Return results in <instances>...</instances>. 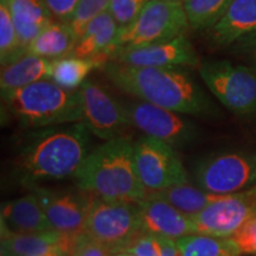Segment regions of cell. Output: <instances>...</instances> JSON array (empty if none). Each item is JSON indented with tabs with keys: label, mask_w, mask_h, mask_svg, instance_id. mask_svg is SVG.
<instances>
[{
	"label": "cell",
	"mask_w": 256,
	"mask_h": 256,
	"mask_svg": "<svg viewBox=\"0 0 256 256\" xmlns=\"http://www.w3.org/2000/svg\"><path fill=\"white\" fill-rule=\"evenodd\" d=\"M104 72L115 87L138 100L183 115L215 114L206 92L180 68H146L110 60Z\"/></svg>",
	"instance_id": "cell-1"
},
{
	"label": "cell",
	"mask_w": 256,
	"mask_h": 256,
	"mask_svg": "<svg viewBox=\"0 0 256 256\" xmlns=\"http://www.w3.org/2000/svg\"><path fill=\"white\" fill-rule=\"evenodd\" d=\"M90 134L84 122L43 128L34 134L17 158L24 184L31 186L40 180L75 176L90 152Z\"/></svg>",
	"instance_id": "cell-2"
},
{
	"label": "cell",
	"mask_w": 256,
	"mask_h": 256,
	"mask_svg": "<svg viewBox=\"0 0 256 256\" xmlns=\"http://www.w3.org/2000/svg\"><path fill=\"white\" fill-rule=\"evenodd\" d=\"M74 177L78 188L101 200L139 203L147 197L136 172L134 142L124 136L89 152Z\"/></svg>",
	"instance_id": "cell-3"
},
{
	"label": "cell",
	"mask_w": 256,
	"mask_h": 256,
	"mask_svg": "<svg viewBox=\"0 0 256 256\" xmlns=\"http://www.w3.org/2000/svg\"><path fill=\"white\" fill-rule=\"evenodd\" d=\"M2 95L10 112L24 127L83 122L80 89L69 90L51 80H44Z\"/></svg>",
	"instance_id": "cell-4"
},
{
	"label": "cell",
	"mask_w": 256,
	"mask_h": 256,
	"mask_svg": "<svg viewBox=\"0 0 256 256\" xmlns=\"http://www.w3.org/2000/svg\"><path fill=\"white\" fill-rule=\"evenodd\" d=\"M190 28L183 2L148 0L132 24L119 30L110 52L174 40Z\"/></svg>",
	"instance_id": "cell-5"
},
{
	"label": "cell",
	"mask_w": 256,
	"mask_h": 256,
	"mask_svg": "<svg viewBox=\"0 0 256 256\" xmlns=\"http://www.w3.org/2000/svg\"><path fill=\"white\" fill-rule=\"evenodd\" d=\"M208 89L226 110L240 116L256 113V72L228 60H212L198 66Z\"/></svg>",
	"instance_id": "cell-6"
},
{
	"label": "cell",
	"mask_w": 256,
	"mask_h": 256,
	"mask_svg": "<svg viewBox=\"0 0 256 256\" xmlns=\"http://www.w3.org/2000/svg\"><path fill=\"white\" fill-rule=\"evenodd\" d=\"M84 232L112 252L124 246L142 232L138 203L94 198L86 222Z\"/></svg>",
	"instance_id": "cell-7"
},
{
	"label": "cell",
	"mask_w": 256,
	"mask_h": 256,
	"mask_svg": "<svg viewBox=\"0 0 256 256\" xmlns=\"http://www.w3.org/2000/svg\"><path fill=\"white\" fill-rule=\"evenodd\" d=\"M197 186L215 194H230L256 185V153L224 152L202 159L194 171Z\"/></svg>",
	"instance_id": "cell-8"
},
{
	"label": "cell",
	"mask_w": 256,
	"mask_h": 256,
	"mask_svg": "<svg viewBox=\"0 0 256 256\" xmlns=\"http://www.w3.org/2000/svg\"><path fill=\"white\" fill-rule=\"evenodd\" d=\"M134 162L147 194L188 183V172L174 147L142 136L134 142Z\"/></svg>",
	"instance_id": "cell-9"
},
{
	"label": "cell",
	"mask_w": 256,
	"mask_h": 256,
	"mask_svg": "<svg viewBox=\"0 0 256 256\" xmlns=\"http://www.w3.org/2000/svg\"><path fill=\"white\" fill-rule=\"evenodd\" d=\"M124 106L130 126L174 148L191 145L200 134L196 124L183 114L142 100L124 102Z\"/></svg>",
	"instance_id": "cell-10"
},
{
	"label": "cell",
	"mask_w": 256,
	"mask_h": 256,
	"mask_svg": "<svg viewBox=\"0 0 256 256\" xmlns=\"http://www.w3.org/2000/svg\"><path fill=\"white\" fill-rule=\"evenodd\" d=\"M256 217V185L236 194H223L191 217L197 234L230 238Z\"/></svg>",
	"instance_id": "cell-11"
},
{
	"label": "cell",
	"mask_w": 256,
	"mask_h": 256,
	"mask_svg": "<svg viewBox=\"0 0 256 256\" xmlns=\"http://www.w3.org/2000/svg\"><path fill=\"white\" fill-rule=\"evenodd\" d=\"M80 92L83 122L90 133L104 142L124 136L122 132L130 126L124 104L102 86L89 80L81 86Z\"/></svg>",
	"instance_id": "cell-12"
},
{
	"label": "cell",
	"mask_w": 256,
	"mask_h": 256,
	"mask_svg": "<svg viewBox=\"0 0 256 256\" xmlns=\"http://www.w3.org/2000/svg\"><path fill=\"white\" fill-rule=\"evenodd\" d=\"M28 188L37 196L54 230L70 234L84 232L95 198L92 194L81 188L78 191L52 190L37 184Z\"/></svg>",
	"instance_id": "cell-13"
},
{
	"label": "cell",
	"mask_w": 256,
	"mask_h": 256,
	"mask_svg": "<svg viewBox=\"0 0 256 256\" xmlns=\"http://www.w3.org/2000/svg\"><path fill=\"white\" fill-rule=\"evenodd\" d=\"M110 60L146 68H180L200 66L197 52L185 34L162 43L119 49L112 54Z\"/></svg>",
	"instance_id": "cell-14"
},
{
	"label": "cell",
	"mask_w": 256,
	"mask_h": 256,
	"mask_svg": "<svg viewBox=\"0 0 256 256\" xmlns=\"http://www.w3.org/2000/svg\"><path fill=\"white\" fill-rule=\"evenodd\" d=\"M138 206L142 232L176 241L191 234H197L191 217L162 198L147 196L145 200L139 202Z\"/></svg>",
	"instance_id": "cell-15"
},
{
	"label": "cell",
	"mask_w": 256,
	"mask_h": 256,
	"mask_svg": "<svg viewBox=\"0 0 256 256\" xmlns=\"http://www.w3.org/2000/svg\"><path fill=\"white\" fill-rule=\"evenodd\" d=\"M81 234V232H80ZM80 234L46 230V232L2 236V256H28L62 254L72 256Z\"/></svg>",
	"instance_id": "cell-16"
},
{
	"label": "cell",
	"mask_w": 256,
	"mask_h": 256,
	"mask_svg": "<svg viewBox=\"0 0 256 256\" xmlns=\"http://www.w3.org/2000/svg\"><path fill=\"white\" fill-rule=\"evenodd\" d=\"M0 226L2 236L54 230L34 192L2 204Z\"/></svg>",
	"instance_id": "cell-17"
},
{
	"label": "cell",
	"mask_w": 256,
	"mask_h": 256,
	"mask_svg": "<svg viewBox=\"0 0 256 256\" xmlns=\"http://www.w3.org/2000/svg\"><path fill=\"white\" fill-rule=\"evenodd\" d=\"M256 34V0H234L226 14L209 28V40L226 48Z\"/></svg>",
	"instance_id": "cell-18"
},
{
	"label": "cell",
	"mask_w": 256,
	"mask_h": 256,
	"mask_svg": "<svg viewBox=\"0 0 256 256\" xmlns=\"http://www.w3.org/2000/svg\"><path fill=\"white\" fill-rule=\"evenodd\" d=\"M8 6L17 30L19 42L26 52L28 46L46 25L55 20L43 0H0Z\"/></svg>",
	"instance_id": "cell-19"
},
{
	"label": "cell",
	"mask_w": 256,
	"mask_h": 256,
	"mask_svg": "<svg viewBox=\"0 0 256 256\" xmlns=\"http://www.w3.org/2000/svg\"><path fill=\"white\" fill-rule=\"evenodd\" d=\"M119 30V25L114 20L110 11L98 16L82 32L72 56L81 58L104 56L110 60V52Z\"/></svg>",
	"instance_id": "cell-20"
},
{
	"label": "cell",
	"mask_w": 256,
	"mask_h": 256,
	"mask_svg": "<svg viewBox=\"0 0 256 256\" xmlns=\"http://www.w3.org/2000/svg\"><path fill=\"white\" fill-rule=\"evenodd\" d=\"M78 38L68 23L54 20L28 46L26 52L49 60L72 56Z\"/></svg>",
	"instance_id": "cell-21"
},
{
	"label": "cell",
	"mask_w": 256,
	"mask_h": 256,
	"mask_svg": "<svg viewBox=\"0 0 256 256\" xmlns=\"http://www.w3.org/2000/svg\"><path fill=\"white\" fill-rule=\"evenodd\" d=\"M51 60L24 54L8 66H2L0 89L2 94L26 87L32 83L50 80Z\"/></svg>",
	"instance_id": "cell-22"
},
{
	"label": "cell",
	"mask_w": 256,
	"mask_h": 256,
	"mask_svg": "<svg viewBox=\"0 0 256 256\" xmlns=\"http://www.w3.org/2000/svg\"><path fill=\"white\" fill-rule=\"evenodd\" d=\"M110 62L104 56L95 58H81L68 56L64 58L51 60L50 80L62 88L78 90L87 81L88 75L92 70L102 68Z\"/></svg>",
	"instance_id": "cell-23"
},
{
	"label": "cell",
	"mask_w": 256,
	"mask_h": 256,
	"mask_svg": "<svg viewBox=\"0 0 256 256\" xmlns=\"http://www.w3.org/2000/svg\"><path fill=\"white\" fill-rule=\"evenodd\" d=\"M147 196L162 198L185 215L194 217L206 209L209 204L215 202L217 198H220V194H210L200 186H194L188 182V183L174 185L162 191L147 194Z\"/></svg>",
	"instance_id": "cell-24"
},
{
	"label": "cell",
	"mask_w": 256,
	"mask_h": 256,
	"mask_svg": "<svg viewBox=\"0 0 256 256\" xmlns=\"http://www.w3.org/2000/svg\"><path fill=\"white\" fill-rule=\"evenodd\" d=\"M177 244L182 256H241L230 238L191 234L177 240Z\"/></svg>",
	"instance_id": "cell-25"
},
{
	"label": "cell",
	"mask_w": 256,
	"mask_h": 256,
	"mask_svg": "<svg viewBox=\"0 0 256 256\" xmlns=\"http://www.w3.org/2000/svg\"><path fill=\"white\" fill-rule=\"evenodd\" d=\"M234 0H184L192 30H209L226 14Z\"/></svg>",
	"instance_id": "cell-26"
},
{
	"label": "cell",
	"mask_w": 256,
	"mask_h": 256,
	"mask_svg": "<svg viewBox=\"0 0 256 256\" xmlns=\"http://www.w3.org/2000/svg\"><path fill=\"white\" fill-rule=\"evenodd\" d=\"M24 54L8 6L0 2V64L8 66Z\"/></svg>",
	"instance_id": "cell-27"
},
{
	"label": "cell",
	"mask_w": 256,
	"mask_h": 256,
	"mask_svg": "<svg viewBox=\"0 0 256 256\" xmlns=\"http://www.w3.org/2000/svg\"><path fill=\"white\" fill-rule=\"evenodd\" d=\"M110 2V0H78V6L68 23L78 38H80L92 19L108 11Z\"/></svg>",
	"instance_id": "cell-28"
},
{
	"label": "cell",
	"mask_w": 256,
	"mask_h": 256,
	"mask_svg": "<svg viewBox=\"0 0 256 256\" xmlns=\"http://www.w3.org/2000/svg\"><path fill=\"white\" fill-rule=\"evenodd\" d=\"M148 0H110V14L120 28H126L133 23L142 14Z\"/></svg>",
	"instance_id": "cell-29"
},
{
	"label": "cell",
	"mask_w": 256,
	"mask_h": 256,
	"mask_svg": "<svg viewBox=\"0 0 256 256\" xmlns=\"http://www.w3.org/2000/svg\"><path fill=\"white\" fill-rule=\"evenodd\" d=\"M121 252H130L136 256H162L160 238L148 232H142L124 246Z\"/></svg>",
	"instance_id": "cell-30"
},
{
	"label": "cell",
	"mask_w": 256,
	"mask_h": 256,
	"mask_svg": "<svg viewBox=\"0 0 256 256\" xmlns=\"http://www.w3.org/2000/svg\"><path fill=\"white\" fill-rule=\"evenodd\" d=\"M230 238L238 246L241 255L256 256V217L243 224Z\"/></svg>",
	"instance_id": "cell-31"
},
{
	"label": "cell",
	"mask_w": 256,
	"mask_h": 256,
	"mask_svg": "<svg viewBox=\"0 0 256 256\" xmlns=\"http://www.w3.org/2000/svg\"><path fill=\"white\" fill-rule=\"evenodd\" d=\"M72 256H112V252L83 232L80 234Z\"/></svg>",
	"instance_id": "cell-32"
},
{
	"label": "cell",
	"mask_w": 256,
	"mask_h": 256,
	"mask_svg": "<svg viewBox=\"0 0 256 256\" xmlns=\"http://www.w3.org/2000/svg\"><path fill=\"white\" fill-rule=\"evenodd\" d=\"M43 2L56 20L69 23L78 0H43Z\"/></svg>",
	"instance_id": "cell-33"
},
{
	"label": "cell",
	"mask_w": 256,
	"mask_h": 256,
	"mask_svg": "<svg viewBox=\"0 0 256 256\" xmlns=\"http://www.w3.org/2000/svg\"><path fill=\"white\" fill-rule=\"evenodd\" d=\"M160 243H162V256H182L176 240L160 238Z\"/></svg>",
	"instance_id": "cell-34"
},
{
	"label": "cell",
	"mask_w": 256,
	"mask_h": 256,
	"mask_svg": "<svg viewBox=\"0 0 256 256\" xmlns=\"http://www.w3.org/2000/svg\"><path fill=\"white\" fill-rule=\"evenodd\" d=\"M252 36H254V40H252V52H254V60H255V63H256V34H252Z\"/></svg>",
	"instance_id": "cell-35"
},
{
	"label": "cell",
	"mask_w": 256,
	"mask_h": 256,
	"mask_svg": "<svg viewBox=\"0 0 256 256\" xmlns=\"http://www.w3.org/2000/svg\"><path fill=\"white\" fill-rule=\"evenodd\" d=\"M112 256H136L133 254H130V252H115V254H112Z\"/></svg>",
	"instance_id": "cell-36"
},
{
	"label": "cell",
	"mask_w": 256,
	"mask_h": 256,
	"mask_svg": "<svg viewBox=\"0 0 256 256\" xmlns=\"http://www.w3.org/2000/svg\"><path fill=\"white\" fill-rule=\"evenodd\" d=\"M28 256H66L62 254H42V255H28Z\"/></svg>",
	"instance_id": "cell-37"
},
{
	"label": "cell",
	"mask_w": 256,
	"mask_h": 256,
	"mask_svg": "<svg viewBox=\"0 0 256 256\" xmlns=\"http://www.w3.org/2000/svg\"><path fill=\"white\" fill-rule=\"evenodd\" d=\"M174 2H184V0H174Z\"/></svg>",
	"instance_id": "cell-38"
}]
</instances>
